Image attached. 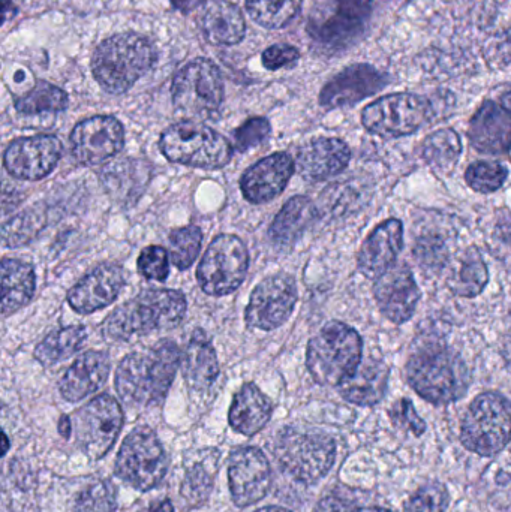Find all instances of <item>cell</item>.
I'll return each mask as SVG.
<instances>
[{"label":"cell","instance_id":"cell-28","mask_svg":"<svg viewBox=\"0 0 511 512\" xmlns=\"http://www.w3.org/2000/svg\"><path fill=\"white\" fill-rule=\"evenodd\" d=\"M201 32L215 45H236L245 38L242 11L228 0H210L198 15Z\"/></svg>","mask_w":511,"mask_h":512},{"label":"cell","instance_id":"cell-5","mask_svg":"<svg viewBox=\"0 0 511 512\" xmlns=\"http://www.w3.org/2000/svg\"><path fill=\"white\" fill-rule=\"evenodd\" d=\"M362 351L359 333L344 322L332 321L309 342L306 366L318 384L339 387L362 363Z\"/></svg>","mask_w":511,"mask_h":512},{"label":"cell","instance_id":"cell-45","mask_svg":"<svg viewBox=\"0 0 511 512\" xmlns=\"http://www.w3.org/2000/svg\"><path fill=\"white\" fill-rule=\"evenodd\" d=\"M270 131L272 129H270L269 120L263 119V117H255V119L248 120L245 125L240 126L234 132L236 149L240 150V152H246V150L252 149V147H257L258 144L267 140Z\"/></svg>","mask_w":511,"mask_h":512},{"label":"cell","instance_id":"cell-11","mask_svg":"<svg viewBox=\"0 0 511 512\" xmlns=\"http://www.w3.org/2000/svg\"><path fill=\"white\" fill-rule=\"evenodd\" d=\"M249 267V254L239 237L222 234L210 243L197 270L200 288L222 297L240 288Z\"/></svg>","mask_w":511,"mask_h":512},{"label":"cell","instance_id":"cell-50","mask_svg":"<svg viewBox=\"0 0 511 512\" xmlns=\"http://www.w3.org/2000/svg\"><path fill=\"white\" fill-rule=\"evenodd\" d=\"M176 8L182 9L183 12L191 11L203 3V0H171Z\"/></svg>","mask_w":511,"mask_h":512},{"label":"cell","instance_id":"cell-8","mask_svg":"<svg viewBox=\"0 0 511 512\" xmlns=\"http://www.w3.org/2000/svg\"><path fill=\"white\" fill-rule=\"evenodd\" d=\"M275 457L288 475L302 483L314 484L332 469L336 445L321 432L285 429L275 442Z\"/></svg>","mask_w":511,"mask_h":512},{"label":"cell","instance_id":"cell-13","mask_svg":"<svg viewBox=\"0 0 511 512\" xmlns=\"http://www.w3.org/2000/svg\"><path fill=\"white\" fill-rule=\"evenodd\" d=\"M369 15V0H321L314 14H311L308 29L321 45L347 47L362 35Z\"/></svg>","mask_w":511,"mask_h":512},{"label":"cell","instance_id":"cell-39","mask_svg":"<svg viewBox=\"0 0 511 512\" xmlns=\"http://www.w3.org/2000/svg\"><path fill=\"white\" fill-rule=\"evenodd\" d=\"M203 233L195 225L179 228L170 234V259L179 270H188L200 255Z\"/></svg>","mask_w":511,"mask_h":512},{"label":"cell","instance_id":"cell-32","mask_svg":"<svg viewBox=\"0 0 511 512\" xmlns=\"http://www.w3.org/2000/svg\"><path fill=\"white\" fill-rule=\"evenodd\" d=\"M317 210L309 198L294 197L285 203L270 225L269 236L278 246H291L312 224Z\"/></svg>","mask_w":511,"mask_h":512},{"label":"cell","instance_id":"cell-52","mask_svg":"<svg viewBox=\"0 0 511 512\" xmlns=\"http://www.w3.org/2000/svg\"><path fill=\"white\" fill-rule=\"evenodd\" d=\"M147 512H174V508L170 501H162L159 504L152 505Z\"/></svg>","mask_w":511,"mask_h":512},{"label":"cell","instance_id":"cell-36","mask_svg":"<svg viewBox=\"0 0 511 512\" xmlns=\"http://www.w3.org/2000/svg\"><path fill=\"white\" fill-rule=\"evenodd\" d=\"M462 143L459 135L452 129H441L423 141V159L437 173L449 174L461 158Z\"/></svg>","mask_w":511,"mask_h":512},{"label":"cell","instance_id":"cell-3","mask_svg":"<svg viewBox=\"0 0 511 512\" xmlns=\"http://www.w3.org/2000/svg\"><path fill=\"white\" fill-rule=\"evenodd\" d=\"M156 60L155 47L144 36L137 33L110 36L93 53V77L105 92L123 95L152 71Z\"/></svg>","mask_w":511,"mask_h":512},{"label":"cell","instance_id":"cell-56","mask_svg":"<svg viewBox=\"0 0 511 512\" xmlns=\"http://www.w3.org/2000/svg\"><path fill=\"white\" fill-rule=\"evenodd\" d=\"M3 441H5V445H3V454H6V451H8L9 447L8 438H6V436H3Z\"/></svg>","mask_w":511,"mask_h":512},{"label":"cell","instance_id":"cell-22","mask_svg":"<svg viewBox=\"0 0 511 512\" xmlns=\"http://www.w3.org/2000/svg\"><path fill=\"white\" fill-rule=\"evenodd\" d=\"M386 74L371 65H353L339 72L321 90L320 104L326 108L348 107L386 87Z\"/></svg>","mask_w":511,"mask_h":512},{"label":"cell","instance_id":"cell-38","mask_svg":"<svg viewBox=\"0 0 511 512\" xmlns=\"http://www.w3.org/2000/svg\"><path fill=\"white\" fill-rule=\"evenodd\" d=\"M302 8V0H246V9L255 23L266 29H282Z\"/></svg>","mask_w":511,"mask_h":512},{"label":"cell","instance_id":"cell-43","mask_svg":"<svg viewBox=\"0 0 511 512\" xmlns=\"http://www.w3.org/2000/svg\"><path fill=\"white\" fill-rule=\"evenodd\" d=\"M138 271L147 280L165 282L170 276V254L161 246H147L138 256Z\"/></svg>","mask_w":511,"mask_h":512},{"label":"cell","instance_id":"cell-31","mask_svg":"<svg viewBox=\"0 0 511 512\" xmlns=\"http://www.w3.org/2000/svg\"><path fill=\"white\" fill-rule=\"evenodd\" d=\"M2 315L18 312L32 300L36 291V276L32 265L20 259L3 258Z\"/></svg>","mask_w":511,"mask_h":512},{"label":"cell","instance_id":"cell-34","mask_svg":"<svg viewBox=\"0 0 511 512\" xmlns=\"http://www.w3.org/2000/svg\"><path fill=\"white\" fill-rule=\"evenodd\" d=\"M149 176L150 171L146 170V164L143 162L123 159L122 162H114L105 167L102 170L101 180L105 191L111 197L131 200L132 197H140Z\"/></svg>","mask_w":511,"mask_h":512},{"label":"cell","instance_id":"cell-17","mask_svg":"<svg viewBox=\"0 0 511 512\" xmlns=\"http://www.w3.org/2000/svg\"><path fill=\"white\" fill-rule=\"evenodd\" d=\"M125 146L123 125L111 116L83 120L71 132V150L75 161L87 167L110 161Z\"/></svg>","mask_w":511,"mask_h":512},{"label":"cell","instance_id":"cell-21","mask_svg":"<svg viewBox=\"0 0 511 512\" xmlns=\"http://www.w3.org/2000/svg\"><path fill=\"white\" fill-rule=\"evenodd\" d=\"M296 170V161L279 152L261 159L246 170L240 180L243 197L252 204H264L281 195Z\"/></svg>","mask_w":511,"mask_h":512},{"label":"cell","instance_id":"cell-1","mask_svg":"<svg viewBox=\"0 0 511 512\" xmlns=\"http://www.w3.org/2000/svg\"><path fill=\"white\" fill-rule=\"evenodd\" d=\"M182 363V352L171 340H162L123 358L117 367L116 390L129 406L161 405Z\"/></svg>","mask_w":511,"mask_h":512},{"label":"cell","instance_id":"cell-29","mask_svg":"<svg viewBox=\"0 0 511 512\" xmlns=\"http://www.w3.org/2000/svg\"><path fill=\"white\" fill-rule=\"evenodd\" d=\"M180 366H182L183 376L192 390H209L218 379V355H216L209 337L200 328L189 337Z\"/></svg>","mask_w":511,"mask_h":512},{"label":"cell","instance_id":"cell-49","mask_svg":"<svg viewBox=\"0 0 511 512\" xmlns=\"http://www.w3.org/2000/svg\"><path fill=\"white\" fill-rule=\"evenodd\" d=\"M497 57L500 62H511V30L497 42Z\"/></svg>","mask_w":511,"mask_h":512},{"label":"cell","instance_id":"cell-25","mask_svg":"<svg viewBox=\"0 0 511 512\" xmlns=\"http://www.w3.org/2000/svg\"><path fill=\"white\" fill-rule=\"evenodd\" d=\"M404 243V227L398 219H390L380 227L375 228L374 233L365 240L359 252V270L371 279H378L393 267L402 251Z\"/></svg>","mask_w":511,"mask_h":512},{"label":"cell","instance_id":"cell-55","mask_svg":"<svg viewBox=\"0 0 511 512\" xmlns=\"http://www.w3.org/2000/svg\"><path fill=\"white\" fill-rule=\"evenodd\" d=\"M257 512H291V511L285 510V508H281V507H267V508H261V510H258Z\"/></svg>","mask_w":511,"mask_h":512},{"label":"cell","instance_id":"cell-46","mask_svg":"<svg viewBox=\"0 0 511 512\" xmlns=\"http://www.w3.org/2000/svg\"><path fill=\"white\" fill-rule=\"evenodd\" d=\"M393 423L416 436H422L426 432V423L419 417L413 403L408 399H401L393 405L389 412Z\"/></svg>","mask_w":511,"mask_h":512},{"label":"cell","instance_id":"cell-41","mask_svg":"<svg viewBox=\"0 0 511 512\" xmlns=\"http://www.w3.org/2000/svg\"><path fill=\"white\" fill-rule=\"evenodd\" d=\"M507 179V170L498 162H476L470 165L465 180L474 191L491 194L498 191Z\"/></svg>","mask_w":511,"mask_h":512},{"label":"cell","instance_id":"cell-6","mask_svg":"<svg viewBox=\"0 0 511 512\" xmlns=\"http://www.w3.org/2000/svg\"><path fill=\"white\" fill-rule=\"evenodd\" d=\"M159 149L168 161L200 170H219L233 158V146L227 138L191 120L165 129Z\"/></svg>","mask_w":511,"mask_h":512},{"label":"cell","instance_id":"cell-53","mask_svg":"<svg viewBox=\"0 0 511 512\" xmlns=\"http://www.w3.org/2000/svg\"><path fill=\"white\" fill-rule=\"evenodd\" d=\"M356 512H390L380 507L357 508Z\"/></svg>","mask_w":511,"mask_h":512},{"label":"cell","instance_id":"cell-27","mask_svg":"<svg viewBox=\"0 0 511 512\" xmlns=\"http://www.w3.org/2000/svg\"><path fill=\"white\" fill-rule=\"evenodd\" d=\"M390 370L377 357L363 358L356 372L339 385V393L347 402L359 406H374L386 396Z\"/></svg>","mask_w":511,"mask_h":512},{"label":"cell","instance_id":"cell-44","mask_svg":"<svg viewBox=\"0 0 511 512\" xmlns=\"http://www.w3.org/2000/svg\"><path fill=\"white\" fill-rule=\"evenodd\" d=\"M213 478L204 465L189 469L182 484V495L191 504H201L212 492Z\"/></svg>","mask_w":511,"mask_h":512},{"label":"cell","instance_id":"cell-24","mask_svg":"<svg viewBox=\"0 0 511 512\" xmlns=\"http://www.w3.org/2000/svg\"><path fill=\"white\" fill-rule=\"evenodd\" d=\"M468 137L474 149L488 155H500L511 149V110L494 101H486L471 119Z\"/></svg>","mask_w":511,"mask_h":512},{"label":"cell","instance_id":"cell-23","mask_svg":"<svg viewBox=\"0 0 511 512\" xmlns=\"http://www.w3.org/2000/svg\"><path fill=\"white\" fill-rule=\"evenodd\" d=\"M350 147L338 138H315L300 147L296 168L308 182H321L342 173L350 164Z\"/></svg>","mask_w":511,"mask_h":512},{"label":"cell","instance_id":"cell-35","mask_svg":"<svg viewBox=\"0 0 511 512\" xmlns=\"http://www.w3.org/2000/svg\"><path fill=\"white\" fill-rule=\"evenodd\" d=\"M87 331L83 325L59 328L48 334L35 348L36 360L44 367H51L60 361L68 360L75 352L80 351L86 342Z\"/></svg>","mask_w":511,"mask_h":512},{"label":"cell","instance_id":"cell-51","mask_svg":"<svg viewBox=\"0 0 511 512\" xmlns=\"http://www.w3.org/2000/svg\"><path fill=\"white\" fill-rule=\"evenodd\" d=\"M59 432L63 438L68 439L72 433V421L68 417H62L59 421Z\"/></svg>","mask_w":511,"mask_h":512},{"label":"cell","instance_id":"cell-9","mask_svg":"<svg viewBox=\"0 0 511 512\" xmlns=\"http://www.w3.org/2000/svg\"><path fill=\"white\" fill-rule=\"evenodd\" d=\"M461 441L480 456H494L511 441V403L498 393H483L462 420Z\"/></svg>","mask_w":511,"mask_h":512},{"label":"cell","instance_id":"cell-26","mask_svg":"<svg viewBox=\"0 0 511 512\" xmlns=\"http://www.w3.org/2000/svg\"><path fill=\"white\" fill-rule=\"evenodd\" d=\"M110 357L104 351L81 354L59 382L60 394L68 402H80L96 393L110 375Z\"/></svg>","mask_w":511,"mask_h":512},{"label":"cell","instance_id":"cell-47","mask_svg":"<svg viewBox=\"0 0 511 512\" xmlns=\"http://www.w3.org/2000/svg\"><path fill=\"white\" fill-rule=\"evenodd\" d=\"M299 59V50L293 47V45H272V47L267 48L263 53V65L264 68L269 69V71L290 68V66L296 65Z\"/></svg>","mask_w":511,"mask_h":512},{"label":"cell","instance_id":"cell-30","mask_svg":"<svg viewBox=\"0 0 511 512\" xmlns=\"http://www.w3.org/2000/svg\"><path fill=\"white\" fill-rule=\"evenodd\" d=\"M272 412L273 406L269 397L257 385L245 384L234 396L228 420L236 432L252 436L266 427Z\"/></svg>","mask_w":511,"mask_h":512},{"label":"cell","instance_id":"cell-15","mask_svg":"<svg viewBox=\"0 0 511 512\" xmlns=\"http://www.w3.org/2000/svg\"><path fill=\"white\" fill-rule=\"evenodd\" d=\"M297 298L299 294L293 276L281 273L261 280L246 306V324L263 331L281 327L293 313Z\"/></svg>","mask_w":511,"mask_h":512},{"label":"cell","instance_id":"cell-20","mask_svg":"<svg viewBox=\"0 0 511 512\" xmlns=\"http://www.w3.org/2000/svg\"><path fill=\"white\" fill-rule=\"evenodd\" d=\"M374 295L381 313L395 324H402L413 316L420 291L410 268L395 264L375 280Z\"/></svg>","mask_w":511,"mask_h":512},{"label":"cell","instance_id":"cell-33","mask_svg":"<svg viewBox=\"0 0 511 512\" xmlns=\"http://www.w3.org/2000/svg\"><path fill=\"white\" fill-rule=\"evenodd\" d=\"M488 279V265L479 249L468 248L450 264L447 285L456 295L470 298L476 297L485 289Z\"/></svg>","mask_w":511,"mask_h":512},{"label":"cell","instance_id":"cell-40","mask_svg":"<svg viewBox=\"0 0 511 512\" xmlns=\"http://www.w3.org/2000/svg\"><path fill=\"white\" fill-rule=\"evenodd\" d=\"M116 487L108 481L92 484L75 501V512H116Z\"/></svg>","mask_w":511,"mask_h":512},{"label":"cell","instance_id":"cell-7","mask_svg":"<svg viewBox=\"0 0 511 512\" xmlns=\"http://www.w3.org/2000/svg\"><path fill=\"white\" fill-rule=\"evenodd\" d=\"M224 95L221 71L209 59L183 66L171 84L174 108L191 122L213 119L221 110Z\"/></svg>","mask_w":511,"mask_h":512},{"label":"cell","instance_id":"cell-14","mask_svg":"<svg viewBox=\"0 0 511 512\" xmlns=\"http://www.w3.org/2000/svg\"><path fill=\"white\" fill-rule=\"evenodd\" d=\"M431 107L426 99L411 93L384 96L363 110V126L384 138L405 137L428 122Z\"/></svg>","mask_w":511,"mask_h":512},{"label":"cell","instance_id":"cell-12","mask_svg":"<svg viewBox=\"0 0 511 512\" xmlns=\"http://www.w3.org/2000/svg\"><path fill=\"white\" fill-rule=\"evenodd\" d=\"M71 421L80 450L90 459L99 460L116 442L123 427V412L114 397L101 394L78 409Z\"/></svg>","mask_w":511,"mask_h":512},{"label":"cell","instance_id":"cell-2","mask_svg":"<svg viewBox=\"0 0 511 512\" xmlns=\"http://www.w3.org/2000/svg\"><path fill=\"white\" fill-rule=\"evenodd\" d=\"M186 297L177 289H147L113 310L104 324L111 340L126 342L135 336L171 330L186 315Z\"/></svg>","mask_w":511,"mask_h":512},{"label":"cell","instance_id":"cell-54","mask_svg":"<svg viewBox=\"0 0 511 512\" xmlns=\"http://www.w3.org/2000/svg\"><path fill=\"white\" fill-rule=\"evenodd\" d=\"M500 104L504 105V107L509 108V110H511V92L506 93V95H504L503 98H501Z\"/></svg>","mask_w":511,"mask_h":512},{"label":"cell","instance_id":"cell-48","mask_svg":"<svg viewBox=\"0 0 511 512\" xmlns=\"http://www.w3.org/2000/svg\"><path fill=\"white\" fill-rule=\"evenodd\" d=\"M357 507L353 502L345 501L339 496H327L318 504L315 512H356Z\"/></svg>","mask_w":511,"mask_h":512},{"label":"cell","instance_id":"cell-18","mask_svg":"<svg viewBox=\"0 0 511 512\" xmlns=\"http://www.w3.org/2000/svg\"><path fill=\"white\" fill-rule=\"evenodd\" d=\"M228 483L237 507H249L260 502L272 484V471L263 451L255 447L234 451L228 465Z\"/></svg>","mask_w":511,"mask_h":512},{"label":"cell","instance_id":"cell-4","mask_svg":"<svg viewBox=\"0 0 511 512\" xmlns=\"http://www.w3.org/2000/svg\"><path fill=\"white\" fill-rule=\"evenodd\" d=\"M407 378L417 394L435 405L456 402L470 387V370L447 346L429 343L411 355Z\"/></svg>","mask_w":511,"mask_h":512},{"label":"cell","instance_id":"cell-19","mask_svg":"<svg viewBox=\"0 0 511 512\" xmlns=\"http://www.w3.org/2000/svg\"><path fill=\"white\" fill-rule=\"evenodd\" d=\"M125 286V273L119 264L105 262L93 268L68 292V304L80 315H90L114 303Z\"/></svg>","mask_w":511,"mask_h":512},{"label":"cell","instance_id":"cell-10","mask_svg":"<svg viewBox=\"0 0 511 512\" xmlns=\"http://www.w3.org/2000/svg\"><path fill=\"white\" fill-rule=\"evenodd\" d=\"M167 469V454L152 429L138 427L126 436L116 460L117 475L125 483L147 492L161 483Z\"/></svg>","mask_w":511,"mask_h":512},{"label":"cell","instance_id":"cell-42","mask_svg":"<svg viewBox=\"0 0 511 512\" xmlns=\"http://www.w3.org/2000/svg\"><path fill=\"white\" fill-rule=\"evenodd\" d=\"M449 493L440 483H429L420 487L407 504V512H446Z\"/></svg>","mask_w":511,"mask_h":512},{"label":"cell","instance_id":"cell-16","mask_svg":"<svg viewBox=\"0 0 511 512\" xmlns=\"http://www.w3.org/2000/svg\"><path fill=\"white\" fill-rule=\"evenodd\" d=\"M62 152V141L54 135L18 138L5 150L3 167L15 179L36 182L56 170Z\"/></svg>","mask_w":511,"mask_h":512},{"label":"cell","instance_id":"cell-37","mask_svg":"<svg viewBox=\"0 0 511 512\" xmlns=\"http://www.w3.org/2000/svg\"><path fill=\"white\" fill-rule=\"evenodd\" d=\"M68 95L65 90L47 81H38L26 95L15 101V110L24 116H36L44 113H60L68 107Z\"/></svg>","mask_w":511,"mask_h":512}]
</instances>
